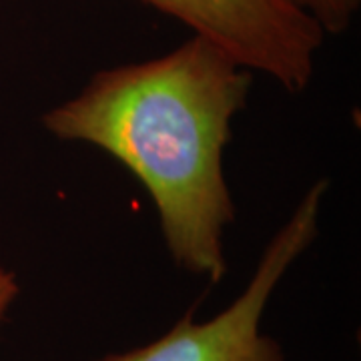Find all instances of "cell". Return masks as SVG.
<instances>
[{"mask_svg":"<svg viewBox=\"0 0 361 361\" xmlns=\"http://www.w3.org/2000/svg\"><path fill=\"white\" fill-rule=\"evenodd\" d=\"M253 75L219 44L193 35L151 61L104 68L42 116L61 141L92 145L133 173L157 209L169 255L219 283L235 219L223 157Z\"/></svg>","mask_w":361,"mask_h":361,"instance_id":"cell-1","label":"cell"},{"mask_svg":"<svg viewBox=\"0 0 361 361\" xmlns=\"http://www.w3.org/2000/svg\"><path fill=\"white\" fill-rule=\"evenodd\" d=\"M329 183H313L263 249L245 289L207 322L187 311L165 336L141 348L109 353L99 361H285L283 349L261 331L271 295L319 235Z\"/></svg>","mask_w":361,"mask_h":361,"instance_id":"cell-2","label":"cell"},{"mask_svg":"<svg viewBox=\"0 0 361 361\" xmlns=\"http://www.w3.org/2000/svg\"><path fill=\"white\" fill-rule=\"evenodd\" d=\"M289 92L310 87L325 32L287 0H141Z\"/></svg>","mask_w":361,"mask_h":361,"instance_id":"cell-3","label":"cell"},{"mask_svg":"<svg viewBox=\"0 0 361 361\" xmlns=\"http://www.w3.org/2000/svg\"><path fill=\"white\" fill-rule=\"evenodd\" d=\"M287 2L313 18L322 26L325 35H339L348 30L361 6V0H287Z\"/></svg>","mask_w":361,"mask_h":361,"instance_id":"cell-4","label":"cell"},{"mask_svg":"<svg viewBox=\"0 0 361 361\" xmlns=\"http://www.w3.org/2000/svg\"><path fill=\"white\" fill-rule=\"evenodd\" d=\"M18 297V281L13 271L0 267V325L4 322L6 313L11 310L14 301Z\"/></svg>","mask_w":361,"mask_h":361,"instance_id":"cell-5","label":"cell"}]
</instances>
